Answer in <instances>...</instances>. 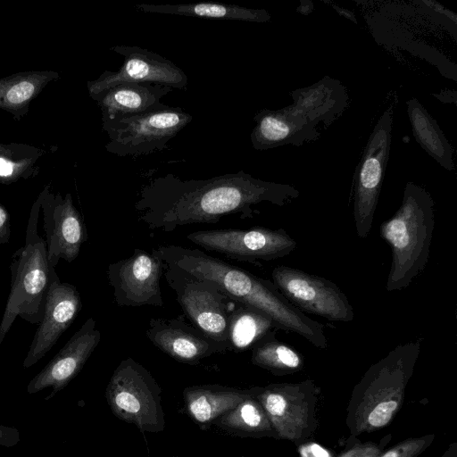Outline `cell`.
I'll use <instances>...</instances> for the list:
<instances>
[{
  "mask_svg": "<svg viewBox=\"0 0 457 457\" xmlns=\"http://www.w3.org/2000/svg\"><path fill=\"white\" fill-rule=\"evenodd\" d=\"M299 195L291 185L265 181L243 170L187 180L168 173L141 187L135 209L147 228L169 233L186 225L214 224L228 215L251 219L256 204L284 206Z\"/></svg>",
  "mask_w": 457,
  "mask_h": 457,
  "instance_id": "6da1fadb",
  "label": "cell"
},
{
  "mask_svg": "<svg viewBox=\"0 0 457 457\" xmlns=\"http://www.w3.org/2000/svg\"><path fill=\"white\" fill-rule=\"evenodd\" d=\"M152 253L167 265L214 282L229 298L248 304L269 316L280 328L304 337L314 346H328L324 326L295 308L267 279L212 256L198 248L183 245H159Z\"/></svg>",
  "mask_w": 457,
  "mask_h": 457,
  "instance_id": "7a4b0ae2",
  "label": "cell"
},
{
  "mask_svg": "<svg viewBox=\"0 0 457 457\" xmlns=\"http://www.w3.org/2000/svg\"><path fill=\"white\" fill-rule=\"evenodd\" d=\"M420 348V338L398 345L367 370L347 405L345 422L352 436L379 430L394 420L402 408Z\"/></svg>",
  "mask_w": 457,
  "mask_h": 457,
  "instance_id": "3957f363",
  "label": "cell"
},
{
  "mask_svg": "<svg viewBox=\"0 0 457 457\" xmlns=\"http://www.w3.org/2000/svg\"><path fill=\"white\" fill-rule=\"evenodd\" d=\"M434 206L429 192L408 182L400 207L381 223L380 237L389 245L392 253L386 291L408 287L426 267L435 228Z\"/></svg>",
  "mask_w": 457,
  "mask_h": 457,
  "instance_id": "277c9868",
  "label": "cell"
},
{
  "mask_svg": "<svg viewBox=\"0 0 457 457\" xmlns=\"http://www.w3.org/2000/svg\"><path fill=\"white\" fill-rule=\"evenodd\" d=\"M38 213L39 205L35 204L27 223L24 245L12 257L10 293L0 322V346L17 317L38 325L44 314L51 265L46 240L37 231Z\"/></svg>",
  "mask_w": 457,
  "mask_h": 457,
  "instance_id": "5b68a950",
  "label": "cell"
},
{
  "mask_svg": "<svg viewBox=\"0 0 457 457\" xmlns=\"http://www.w3.org/2000/svg\"><path fill=\"white\" fill-rule=\"evenodd\" d=\"M113 415L141 432L159 433L165 428L162 388L141 363L131 357L114 370L105 389Z\"/></svg>",
  "mask_w": 457,
  "mask_h": 457,
  "instance_id": "8992f818",
  "label": "cell"
},
{
  "mask_svg": "<svg viewBox=\"0 0 457 457\" xmlns=\"http://www.w3.org/2000/svg\"><path fill=\"white\" fill-rule=\"evenodd\" d=\"M193 117L181 107H165L135 115L103 119L110 138L105 148L119 157L141 156L162 151Z\"/></svg>",
  "mask_w": 457,
  "mask_h": 457,
  "instance_id": "52a82bcc",
  "label": "cell"
},
{
  "mask_svg": "<svg viewBox=\"0 0 457 457\" xmlns=\"http://www.w3.org/2000/svg\"><path fill=\"white\" fill-rule=\"evenodd\" d=\"M278 439L296 445L309 442L319 427L317 408L320 388L312 379L296 383H272L253 386Z\"/></svg>",
  "mask_w": 457,
  "mask_h": 457,
  "instance_id": "ba28073f",
  "label": "cell"
},
{
  "mask_svg": "<svg viewBox=\"0 0 457 457\" xmlns=\"http://www.w3.org/2000/svg\"><path fill=\"white\" fill-rule=\"evenodd\" d=\"M163 276L184 314L208 338L228 346L231 298L212 281L195 278L164 263Z\"/></svg>",
  "mask_w": 457,
  "mask_h": 457,
  "instance_id": "9c48e42d",
  "label": "cell"
},
{
  "mask_svg": "<svg viewBox=\"0 0 457 457\" xmlns=\"http://www.w3.org/2000/svg\"><path fill=\"white\" fill-rule=\"evenodd\" d=\"M393 120L394 105H390L376 123L356 167L353 219L356 234L361 239H366L372 228L389 159Z\"/></svg>",
  "mask_w": 457,
  "mask_h": 457,
  "instance_id": "30bf717a",
  "label": "cell"
},
{
  "mask_svg": "<svg viewBox=\"0 0 457 457\" xmlns=\"http://www.w3.org/2000/svg\"><path fill=\"white\" fill-rule=\"evenodd\" d=\"M193 244L242 262H270L285 257L296 247V241L283 228L254 227L249 229L221 228L196 230L186 236Z\"/></svg>",
  "mask_w": 457,
  "mask_h": 457,
  "instance_id": "8fae6325",
  "label": "cell"
},
{
  "mask_svg": "<svg viewBox=\"0 0 457 457\" xmlns=\"http://www.w3.org/2000/svg\"><path fill=\"white\" fill-rule=\"evenodd\" d=\"M271 278L282 295L302 312L331 321L350 322L353 320L351 303L331 280L285 265L275 267Z\"/></svg>",
  "mask_w": 457,
  "mask_h": 457,
  "instance_id": "7c38bea8",
  "label": "cell"
},
{
  "mask_svg": "<svg viewBox=\"0 0 457 457\" xmlns=\"http://www.w3.org/2000/svg\"><path fill=\"white\" fill-rule=\"evenodd\" d=\"M163 270L159 256L138 248L129 257L110 263L107 278L115 303L120 307L162 306Z\"/></svg>",
  "mask_w": 457,
  "mask_h": 457,
  "instance_id": "4fadbf2b",
  "label": "cell"
},
{
  "mask_svg": "<svg viewBox=\"0 0 457 457\" xmlns=\"http://www.w3.org/2000/svg\"><path fill=\"white\" fill-rule=\"evenodd\" d=\"M111 50L123 57V63L116 71H105L89 83L95 95L122 83L152 82L172 88L186 89L187 76L170 60L155 52L137 46H114Z\"/></svg>",
  "mask_w": 457,
  "mask_h": 457,
  "instance_id": "5bb4252c",
  "label": "cell"
},
{
  "mask_svg": "<svg viewBox=\"0 0 457 457\" xmlns=\"http://www.w3.org/2000/svg\"><path fill=\"white\" fill-rule=\"evenodd\" d=\"M81 307L78 288L69 282L61 281L55 268L51 266L44 314L23 361V368L36 364L54 346L73 323Z\"/></svg>",
  "mask_w": 457,
  "mask_h": 457,
  "instance_id": "9a60e30c",
  "label": "cell"
},
{
  "mask_svg": "<svg viewBox=\"0 0 457 457\" xmlns=\"http://www.w3.org/2000/svg\"><path fill=\"white\" fill-rule=\"evenodd\" d=\"M100 340L101 332L90 317L29 382L27 392L32 395L51 387V395L46 399L52 398L79 373Z\"/></svg>",
  "mask_w": 457,
  "mask_h": 457,
  "instance_id": "2e32d148",
  "label": "cell"
},
{
  "mask_svg": "<svg viewBox=\"0 0 457 457\" xmlns=\"http://www.w3.org/2000/svg\"><path fill=\"white\" fill-rule=\"evenodd\" d=\"M145 335L159 350L175 361L196 365L201 360L228 351L227 345L215 342L181 317L152 318Z\"/></svg>",
  "mask_w": 457,
  "mask_h": 457,
  "instance_id": "e0dca14e",
  "label": "cell"
},
{
  "mask_svg": "<svg viewBox=\"0 0 457 457\" xmlns=\"http://www.w3.org/2000/svg\"><path fill=\"white\" fill-rule=\"evenodd\" d=\"M43 228L50 265L60 260L73 262L87 238V228L71 198L47 199L42 203Z\"/></svg>",
  "mask_w": 457,
  "mask_h": 457,
  "instance_id": "ac0fdd59",
  "label": "cell"
},
{
  "mask_svg": "<svg viewBox=\"0 0 457 457\" xmlns=\"http://www.w3.org/2000/svg\"><path fill=\"white\" fill-rule=\"evenodd\" d=\"M250 135L253 149L264 151L285 145L296 146L318 140L320 129L292 104L278 110L263 109L254 117Z\"/></svg>",
  "mask_w": 457,
  "mask_h": 457,
  "instance_id": "d6986e66",
  "label": "cell"
},
{
  "mask_svg": "<svg viewBox=\"0 0 457 457\" xmlns=\"http://www.w3.org/2000/svg\"><path fill=\"white\" fill-rule=\"evenodd\" d=\"M295 106L320 129H328L340 118L349 104L345 87L336 79L324 77L312 86L291 92Z\"/></svg>",
  "mask_w": 457,
  "mask_h": 457,
  "instance_id": "ffe728a7",
  "label": "cell"
},
{
  "mask_svg": "<svg viewBox=\"0 0 457 457\" xmlns=\"http://www.w3.org/2000/svg\"><path fill=\"white\" fill-rule=\"evenodd\" d=\"M172 87L152 82L122 83L95 94L101 108L103 119L121 115L144 113L166 106L162 98Z\"/></svg>",
  "mask_w": 457,
  "mask_h": 457,
  "instance_id": "44dd1931",
  "label": "cell"
},
{
  "mask_svg": "<svg viewBox=\"0 0 457 457\" xmlns=\"http://www.w3.org/2000/svg\"><path fill=\"white\" fill-rule=\"evenodd\" d=\"M252 394L253 387L242 389L214 384L187 386L182 395L188 416L206 429L216 419Z\"/></svg>",
  "mask_w": 457,
  "mask_h": 457,
  "instance_id": "7402d4cb",
  "label": "cell"
},
{
  "mask_svg": "<svg viewBox=\"0 0 457 457\" xmlns=\"http://www.w3.org/2000/svg\"><path fill=\"white\" fill-rule=\"evenodd\" d=\"M280 330L265 313L248 304L231 299L228 319L229 351L240 353L252 349Z\"/></svg>",
  "mask_w": 457,
  "mask_h": 457,
  "instance_id": "603a6c76",
  "label": "cell"
},
{
  "mask_svg": "<svg viewBox=\"0 0 457 457\" xmlns=\"http://www.w3.org/2000/svg\"><path fill=\"white\" fill-rule=\"evenodd\" d=\"M137 11L147 13L182 15L188 17H200L211 19H223L252 22H267L271 16L264 9H253L236 4L220 3H195L178 4H136Z\"/></svg>",
  "mask_w": 457,
  "mask_h": 457,
  "instance_id": "cb8c5ba5",
  "label": "cell"
},
{
  "mask_svg": "<svg viewBox=\"0 0 457 457\" xmlns=\"http://www.w3.org/2000/svg\"><path fill=\"white\" fill-rule=\"evenodd\" d=\"M407 113L417 143L440 166L448 171L454 170L453 150L436 120L417 100L407 101Z\"/></svg>",
  "mask_w": 457,
  "mask_h": 457,
  "instance_id": "d4e9b609",
  "label": "cell"
},
{
  "mask_svg": "<svg viewBox=\"0 0 457 457\" xmlns=\"http://www.w3.org/2000/svg\"><path fill=\"white\" fill-rule=\"evenodd\" d=\"M212 425L234 436L278 439L263 407L253 395V390L250 396L216 419Z\"/></svg>",
  "mask_w": 457,
  "mask_h": 457,
  "instance_id": "484cf974",
  "label": "cell"
},
{
  "mask_svg": "<svg viewBox=\"0 0 457 457\" xmlns=\"http://www.w3.org/2000/svg\"><path fill=\"white\" fill-rule=\"evenodd\" d=\"M251 350V362L276 376L296 373L303 367V355L276 337L264 339Z\"/></svg>",
  "mask_w": 457,
  "mask_h": 457,
  "instance_id": "4316f807",
  "label": "cell"
},
{
  "mask_svg": "<svg viewBox=\"0 0 457 457\" xmlns=\"http://www.w3.org/2000/svg\"><path fill=\"white\" fill-rule=\"evenodd\" d=\"M435 437V434L409 437L384 450L378 457H418L431 445Z\"/></svg>",
  "mask_w": 457,
  "mask_h": 457,
  "instance_id": "83f0119b",
  "label": "cell"
},
{
  "mask_svg": "<svg viewBox=\"0 0 457 457\" xmlns=\"http://www.w3.org/2000/svg\"><path fill=\"white\" fill-rule=\"evenodd\" d=\"M392 435L384 436L378 442H356L345 448L337 457H378L390 443Z\"/></svg>",
  "mask_w": 457,
  "mask_h": 457,
  "instance_id": "f1b7e54d",
  "label": "cell"
},
{
  "mask_svg": "<svg viewBox=\"0 0 457 457\" xmlns=\"http://www.w3.org/2000/svg\"><path fill=\"white\" fill-rule=\"evenodd\" d=\"M34 85L21 81L12 86L6 94V99L12 104H20L29 99L34 93Z\"/></svg>",
  "mask_w": 457,
  "mask_h": 457,
  "instance_id": "f546056e",
  "label": "cell"
},
{
  "mask_svg": "<svg viewBox=\"0 0 457 457\" xmlns=\"http://www.w3.org/2000/svg\"><path fill=\"white\" fill-rule=\"evenodd\" d=\"M297 447L300 457H333L329 450L316 443L306 442Z\"/></svg>",
  "mask_w": 457,
  "mask_h": 457,
  "instance_id": "4dcf8cb0",
  "label": "cell"
},
{
  "mask_svg": "<svg viewBox=\"0 0 457 457\" xmlns=\"http://www.w3.org/2000/svg\"><path fill=\"white\" fill-rule=\"evenodd\" d=\"M21 441V434L16 428L0 425V445L12 447Z\"/></svg>",
  "mask_w": 457,
  "mask_h": 457,
  "instance_id": "1f68e13d",
  "label": "cell"
},
{
  "mask_svg": "<svg viewBox=\"0 0 457 457\" xmlns=\"http://www.w3.org/2000/svg\"><path fill=\"white\" fill-rule=\"evenodd\" d=\"M11 237V221L7 210L0 204V245L7 244Z\"/></svg>",
  "mask_w": 457,
  "mask_h": 457,
  "instance_id": "d6a6232c",
  "label": "cell"
},
{
  "mask_svg": "<svg viewBox=\"0 0 457 457\" xmlns=\"http://www.w3.org/2000/svg\"><path fill=\"white\" fill-rule=\"evenodd\" d=\"M12 170H13L12 163L4 158H0V176H2V177L10 176L12 173Z\"/></svg>",
  "mask_w": 457,
  "mask_h": 457,
  "instance_id": "836d02e7",
  "label": "cell"
},
{
  "mask_svg": "<svg viewBox=\"0 0 457 457\" xmlns=\"http://www.w3.org/2000/svg\"><path fill=\"white\" fill-rule=\"evenodd\" d=\"M332 7L335 11H337V12L339 15L344 16L345 18L353 21L354 23H357L356 18H355L353 12H352L351 11L342 8V7H339L337 5H332Z\"/></svg>",
  "mask_w": 457,
  "mask_h": 457,
  "instance_id": "e575fe53",
  "label": "cell"
},
{
  "mask_svg": "<svg viewBox=\"0 0 457 457\" xmlns=\"http://www.w3.org/2000/svg\"><path fill=\"white\" fill-rule=\"evenodd\" d=\"M441 457H457V444L453 443Z\"/></svg>",
  "mask_w": 457,
  "mask_h": 457,
  "instance_id": "d590c367",
  "label": "cell"
},
{
  "mask_svg": "<svg viewBox=\"0 0 457 457\" xmlns=\"http://www.w3.org/2000/svg\"><path fill=\"white\" fill-rule=\"evenodd\" d=\"M237 457H252V456H244V455H242V456H237Z\"/></svg>",
  "mask_w": 457,
  "mask_h": 457,
  "instance_id": "8d00e7d4",
  "label": "cell"
},
{
  "mask_svg": "<svg viewBox=\"0 0 457 457\" xmlns=\"http://www.w3.org/2000/svg\"><path fill=\"white\" fill-rule=\"evenodd\" d=\"M171 457H175V456H171Z\"/></svg>",
  "mask_w": 457,
  "mask_h": 457,
  "instance_id": "74e56055",
  "label": "cell"
}]
</instances>
